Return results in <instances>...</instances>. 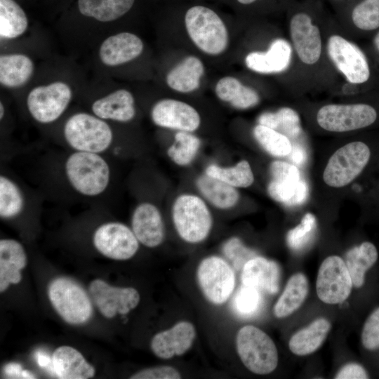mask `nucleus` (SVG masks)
Returning a JSON list of instances; mask_svg holds the SVG:
<instances>
[{"label":"nucleus","mask_w":379,"mask_h":379,"mask_svg":"<svg viewBox=\"0 0 379 379\" xmlns=\"http://www.w3.org/2000/svg\"><path fill=\"white\" fill-rule=\"evenodd\" d=\"M65 178L79 194L95 197L102 194L111 180V169L102 154L72 151L64 163Z\"/></svg>","instance_id":"obj_1"},{"label":"nucleus","mask_w":379,"mask_h":379,"mask_svg":"<svg viewBox=\"0 0 379 379\" xmlns=\"http://www.w3.org/2000/svg\"><path fill=\"white\" fill-rule=\"evenodd\" d=\"M63 136L73 151L98 154L109 149L114 140L113 131L107 121L84 112L75 113L67 119Z\"/></svg>","instance_id":"obj_2"},{"label":"nucleus","mask_w":379,"mask_h":379,"mask_svg":"<svg viewBox=\"0 0 379 379\" xmlns=\"http://www.w3.org/2000/svg\"><path fill=\"white\" fill-rule=\"evenodd\" d=\"M185 26L191 41L205 54L216 56L227 49V29L212 9L203 6L190 8L185 15Z\"/></svg>","instance_id":"obj_3"},{"label":"nucleus","mask_w":379,"mask_h":379,"mask_svg":"<svg viewBox=\"0 0 379 379\" xmlns=\"http://www.w3.org/2000/svg\"><path fill=\"white\" fill-rule=\"evenodd\" d=\"M172 219L180 237L190 244L205 240L212 228L213 218L204 199L190 193L180 194L171 210Z\"/></svg>","instance_id":"obj_4"},{"label":"nucleus","mask_w":379,"mask_h":379,"mask_svg":"<svg viewBox=\"0 0 379 379\" xmlns=\"http://www.w3.org/2000/svg\"><path fill=\"white\" fill-rule=\"evenodd\" d=\"M326 50L330 60L351 84L367 89L374 82L372 65L365 53L339 34L329 36Z\"/></svg>","instance_id":"obj_5"},{"label":"nucleus","mask_w":379,"mask_h":379,"mask_svg":"<svg viewBox=\"0 0 379 379\" xmlns=\"http://www.w3.org/2000/svg\"><path fill=\"white\" fill-rule=\"evenodd\" d=\"M237 353L244 365L251 372L266 375L278 364V352L271 338L260 328L247 325L236 337Z\"/></svg>","instance_id":"obj_6"},{"label":"nucleus","mask_w":379,"mask_h":379,"mask_svg":"<svg viewBox=\"0 0 379 379\" xmlns=\"http://www.w3.org/2000/svg\"><path fill=\"white\" fill-rule=\"evenodd\" d=\"M47 293L54 310L65 322L79 325L91 319L93 314L91 299L75 281L57 277L49 283Z\"/></svg>","instance_id":"obj_7"},{"label":"nucleus","mask_w":379,"mask_h":379,"mask_svg":"<svg viewBox=\"0 0 379 379\" xmlns=\"http://www.w3.org/2000/svg\"><path fill=\"white\" fill-rule=\"evenodd\" d=\"M371 157V148L365 142L345 145L330 157L323 174L324 182L333 187L350 184L365 170Z\"/></svg>","instance_id":"obj_8"},{"label":"nucleus","mask_w":379,"mask_h":379,"mask_svg":"<svg viewBox=\"0 0 379 379\" xmlns=\"http://www.w3.org/2000/svg\"><path fill=\"white\" fill-rule=\"evenodd\" d=\"M379 119V110L370 102L329 104L317 114L318 124L331 132H347L373 126Z\"/></svg>","instance_id":"obj_9"},{"label":"nucleus","mask_w":379,"mask_h":379,"mask_svg":"<svg viewBox=\"0 0 379 379\" xmlns=\"http://www.w3.org/2000/svg\"><path fill=\"white\" fill-rule=\"evenodd\" d=\"M72 98L70 86L58 81L32 88L27 95L26 105L30 116L36 122L48 124L62 115Z\"/></svg>","instance_id":"obj_10"},{"label":"nucleus","mask_w":379,"mask_h":379,"mask_svg":"<svg viewBox=\"0 0 379 379\" xmlns=\"http://www.w3.org/2000/svg\"><path fill=\"white\" fill-rule=\"evenodd\" d=\"M197 277L202 293L214 305H222L230 297L235 285L231 265L223 258L211 255L199 263Z\"/></svg>","instance_id":"obj_11"},{"label":"nucleus","mask_w":379,"mask_h":379,"mask_svg":"<svg viewBox=\"0 0 379 379\" xmlns=\"http://www.w3.org/2000/svg\"><path fill=\"white\" fill-rule=\"evenodd\" d=\"M93 244L102 255L112 260H126L139 248V241L131 228L125 224L111 221L99 225L93 232Z\"/></svg>","instance_id":"obj_12"},{"label":"nucleus","mask_w":379,"mask_h":379,"mask_svg":"<svg viewBox=\"0 0 379 379\" xmlns=\"http://www.w3.org/2000/svg\"><path fill=\"white\" fill-rule=\"evenodd\" d=\"M352 285L345 262L340 257L328 256L322 262L316 283L317 293L322 302H343L350 295Z\"/></svg>","instance_id":"obj_13"},{"label":"nucleus","mask_w":379,"mask_h":379,"mask_svg":"<svg viewBox=\"0 0 379 379\" xmlns=\"http://www.w3.org/2000/svg\"><path fill=\"white\" fill-rule=\"evenodd\" d=\"M88 291L100 312L107 319L128 314L138 305L140 300L135 288L113 286L100 279L90 283Z\"/></svg>","instance_id":"obj_14"},{"label":"nucleus","mask_w":379,"mask_h":379,"mask_svg":"<svg viewBox=\"0 0 379 379\" xmlns=\"http://www.w3.org/2000/svg\"><path fill=\"white\" fill-rule=\"evenodd\" d=\"M289 34L293 48L300 62L313 65L320 59L322 40L320 29L306 13H298L289 22Z\"/></svg>","instance_id":"obj_15"},{"label":"nucleus","mask_w":379,"mask_h":379,"mask_svg":"<svg viewBox=\"0 0 379 379\" xmlns=\"http://www.w3.org/2000/svg\"><path fill=\"white\" fill-rule=\"evenodd\" d=\"M151 119L157 126L177 131L194 132L201 124V117L190 104L171 98L157 102L151 109Z\"/></svg>","instance_id":"obj_16"},{"label":"nucleus","mask_w":379,"mask_h":379,"mask_svg":"<svg viewBox=\"0 0 379 379\" xmlns=\"http://www.w3.org/2000/svg\"><path fill=\"white\" fill-rule=\"evenodd\" d=\"M131 229L140 244L148 248L159 246L165 236L164 225L158 207L149 201L139 203L131 215Z\"/></svg>","instance_id":"obj_17"},{"label":"nucleus","mask_w":379,"mask_h":379,"mask_svg":"<svg viewBox=\"0 0 379 379\" xmlns=\"http://www.w3.org/2000/svg\"><path fill=\"white\" fill-rule=\"evenodd\" d=\"M195 337L194 325L182 321L171 328L155 334L151 340V350L157 357L168 359L187 352L192 346Z\"/></svg>","instance_id":"obj_18"},{"label":"nucleus","mask_w":379,"mask_h":379,"mask_svg":"<svg viewBox=\"0 0 379 379\" xmlns=\"http://www.w3.org/2000/svg\"><path fill=\"white\" fill-rule=\"evenodd\" d=\"M144 48L141 39L130 32H120L105 39L99 48V58L106 66L115 67L140 55Z\"/></svg>","instance_id":"obj_19"},{"label":"nucleus","mask_w":379,"mask_h":379,"mask_svg":"<svg viewBox=\"0 0 379 379\" xmlns=\"http://www.w3.org/2000/svg\"><path fill=\"white\" fill-rule=\"evenodd\" d=\"M293 48L284 39L274 40L266 51H253L245 58L246 67L257 73L274 74L286 70L292 58Z\"/></svg>","instance_id":"obj_20"},{"label":"nucleus","mask_w":379,"mask_h":379,"mask_svg":"<svg viewBox=\"0 0 379 379\" xmlns=\"http://www.w3.org/2000/svg\"><path fill=\"white\" fill-rule=\"evenodd\" d=\"M92 113L105 121L127 123L135 116V100L126 89H118L95 100Z\"/></svg>","instance_id":"obj_21"},{"label":"nucleus","mask_w":379,"mask_h":379,"mask_svg":"<svg viewBox=\"0 0 379 379\" xmlns=\"http://www.w3.org/2000/svg\"><path fill=\"white\" fill-rule=\"evenodd\" d=\"M280 268L278 264L261 256L249 260L242 268L241 281L244 285L253 287L270 294L279 290Z\"/></svg>","instance_id":"obj_22"},{"label":"nucleus","mask_w":379,"mask_h":379,"mask_svg":"<svg viewBox=\"0 0 379 379\" xmlns=\"http://www.w3.org/2000/svg\"><path fill=\"white\" fill-rule=\"evenodd\" d=\"M27 262V257L22 244L13 239L0 240V292H4L11 284H17L22 279L21 270Z\"/></svg>","instance_id":"obj_23"},{"label":"nucleus","mask_w":379,"mask_h":379,"mask_svg":"<svg viewBox=\"0 0 379 379\" xmlns=\"http://www.w3.org/2000/svg\"><path fill=\"white\" fill-rule=\"evenodd\" d=\"M55 374L61 379H88L95 369L77 349L67 345L55 350L52 356Z\"/></svg>","instance_id":"obj_24"},{"label":"nucleus","mask_w":379,"mask_h":379,"mask_svg":"<svg viewBox=\"0 0 379 379\" xmlns=\"http://www.w3.org/2000/svg\"><path fill=\"white\" fill-rule=\"evenodd\" d=\"M204 73V66L201 60L190 55L168 72L166 82L172 90L188 93L199 88Z\"/></svg>","instance_id":"obj_25"},{"label":"nucleus","mask_w":379,"mask_h":379,"mask_svg":"<svg viewBox=\"0 0 379 379\" xmlns=\"http://www.w3.org/2000/svg\"><path fill=\"white\" fill-rule=\"evenodd\" d=\"M196 187L203 199L218 209L227 210L234 207L240 198L237 188L206 173L197 178Z\"/></svg>","instance_id":"obj_26"},{"label":"nucleus","mask_w":379,"mask_h":379,"mask_svg":"<svg viewBox=\"0 0 379 379\" xmlns=\"http://www.w3.org/2000/svg\"><path fill=\"white\" fill-rule=\"evenodd\" d=\"M217 97L237 109H246L260 102L258 92L244 85L238 79L227 76L219 79L215 87Z\"/></svg>","instance_id":"obj_27"},{"label":"nucleus","mask_w":379,"mask_h":379,"mask_svg":"<svg viewBox=\"0 0 379 379\" xmlns=\"http://www.w3.org/2000/svg\"><path fill=\"white\" fill-rule=\"evenodd\" d=\"M34 72V63L24 54H5L0 56V83L8 88L24 86Z\"/></svg>","instance_id":"obj_28"},{"label":"nucleus","mask_w":379,"mask_h":379,"mask_svg":"<svg viewBox=\"0 0 379 379\" xmlns=\"http://www.w3.org/2000/svg\"><path fill=\"white\" fill-rule=\"evenodd\" d=\"M331 328L329 321L318 319L295 333L289 340V349L295 354L304 356L316 351L325 340Z\"/></svg>","instance_id":"obj_29"},{"label":"nucleus","mask_w":379,"mask_h":379,"mask_svg":"<svg viewBox=\"0 0 379 379\" xmlns=\"http://www.w3.org/2000/svg\"><path fill=\"white\" fill-rule=\"evenodd\" d=\"M135 0H78L80 13L102 22L117 20L132 8Z\"/></svg>","instance_id":"obj_30"},{"label":"nucleus","mask_w":379,"mask_h":379,"mask_svg":"<svg viewBox=\"0 0 379 379\" xmlns=\"http://www.w3.org/2000/svg\"><path fill=\"white\" fill-rule=\"evenodd\" d=\"M378 256L375 246L369 241H364L346 253L344 261L354 286L364 284L365 273L375 263Z\"/></svg>","instance_id":"obj_31"},{"label":"nucleus","mask_w":379,"mask_h":379,"mask_svg":"<svg viewBox=\"0 0 379 379\" xmlns=\"http://www.w3.org/2000/svg\"><path fill=\"white\" fill-rule=\"evenodd\" d=\"M308 293V282L302 273L293 275L274 307V315L284 318L294 312L302 304Z\"/></svg>","instance_id":"obj_32"},{"label":"nucleus","mask_w":379,"mask_h":379,"mask_svg":"<svg viewBox=\"0 0 379 379\" xmlns=\"http://www.w3.org/2000/svg\"><path fill=\"white\" fill-rule=\"evenodd\" d=\"M28 20L23 9L14 0H0V36L12 39L23 34Z\"/></svg>","instance_id":"obj_33"},{"label":"nucleus","mask_w":379,"mask_h":379,"mask_svg":"<svg viewBox=\"0 0 379 379\" xmlns=\"http://www.w3.org/2000/svg\"><path fill=\"white\" fill-rule=\"evenodd\" d=\"M25 197L19 185L10 177L0 175V218L14 219L25 208Z\"/></svg>","instance_id":"obj_34"},{"label":"nucleus","mask_w":379,"mask_h":379,"mask_svg":"<svg viewBox=\"0 0 379 379\" xmlns=\"http://www.w3.org/2000/svg\"><path fill=\"white\" fill-rule=\"evenodd\" d=\"M204 173L235 188H246L254 182L253 171L246 160H241L232 166H221L212 164L206 168Z\"/></svg>","instance_id":"obj_35"},{"label":"nucleus","mask_w":379,"mask_h":379,"mask_svg":"<svg viewBox=\"0 0 379 379\" xmlns=\"http://www.w3.org/2000/svg\"><path fill=\"white\" fill-rule=\"evenodd\" d=\"M261 124L295 138L301 133L300 120L298 114L290 107H282L275 112H264L258 119Z\"/></svg>","instance_id":"obj_36"},{"label":"nucleus","mask_w":379,"mask_h":379,"mask_svg":"<svg viewBox=\"0 0 379 379\" xmlns=\"http://www.w3.org/2000/svg\"><path fill=\"white\" fill-rule=\"evenodd\" d=\"M201 140L192 132L177 131L173 142L166 151L168 157L179 166L193 162L201 147Z\"/></svg>","instance_id":"obj_37"},{"label":"nucleus","mask_w":379,"mask_h":379,"mask_svg":"<svg viewBox=\"0 0 379 379\" xmlns=\"http://www.w3.org/2000/svg\"><path fill=\"white\" fill-rule=\"evenodd\" d=\"M267 192L274 200L286 206L300 205L306 201L308 186L304 180L299 181H275L271 180Z\"/></svg>","instance_id":"obj_38"},{"label":"nucleus","mask_w":379,"mask_h":379,"mask_svg":"<svg viewBox=\"0 0 379 379\" xmlns=\"http://www.w3.org/2000/svg\"><path fill=\"white\" fill-rule=\"evenodd\" d=\"M253 135L258 144L270 155L280 157L290 154L292 145L284 134L267 126L257 124Z\"/></svg>","instance_id":"obj_39"},{"label":"nucleus","mask_w":379,"mask_h":379,"mask_svg":"<svg viewBox=\"0 0 379 379\" xmlns=\"http://www.w3.org/2000/svg\"><path fill=\"white\" fill-rule=\"evenodd\" d=\"M352 21L361 32H376L379 29V0H362L352 11Z\"/></svg>","instance_id":"obj_40"},{"label":"nucleus","mask_w":379,"mask_h":379,"mask_svg":"<svg viewBox=\"0 0 379 379\" xmlns=\"http://www.w3.org/2000/svg\"><path fill=\"white\" fill-rule=\"evenodd\" d=\"M316 226L315 216L307 213L300 223L288 232L286 242L288 246L294 251L304 248L314 237Z\"/></svg>","instance_id":"obj_41"},{"label":"nucleus","mask_w":379,"mask_h":379,"mask_svg":"<svg viewBox=\"0 0 379 379\" xmlns=\"http://www.w3.org/2000/svg\"><path fill=\"white\" fill-rule=\"evenodd\" d=\"M261 302L260 291L243 284L234 297V309L241 316L251 317L259 310Z\"/></svg>","instance_id":"obj_42"},{"label":"nucleus","mask_w":379,"mask_h":379,"mask_svg":"<svg viewBox=\"0 0 379 379\" xmlns=\"http://www.w3.org/2000/svg\"><path fill=\"white\" fill-rule=\"evenodd\" d=\"M225 256L237 270H242L245 264L256 256V253L246 247L238 237H233L227 240L222 248Z\"/></svg>","instance_id":"obj_43"},{"label":"nucleus","mask_w":379,"mask_h":379,"mask_svg":"<svg viewBox=\"0 0 379 379\" xmlns=\"http://www.w3.org/2000/svg\"><path fill=\"white\" fill-rule=\"evenodd\" d=\"M364 347L369 350L379 347V307L366 319L361 333Z\"/></svg>","instance_id":"obj_44"},{"label":"nucleus","mask_w":379,"mask_h":379,"mask_svg":"<svg viewBox=\"0 0 379 379\" xmlns=\"http://www.w3.org/2000/svg\"><path fill=\"white\" fill-rule=\"evenodd\" d=\"M270 173L272 180L299 181L300 179L298 168L289 163L274 161L270 165Z\"/></svg>","instance_id":"obj_45"},{"label":"nucleus","mask_w":379,"mask_h":379,"mask_svg":"<svg viewBox=\"0 0 379 379\" xmlns=\"http://www.w3.org/2000/svg\"><path fill=\"white\" fill-rule=\"evenodd\" d=\"M131 379H178L181 378L179 371L169 366H159L145 368L133 373Z\"/></svg>","instance_id":"obj_46"},{"label":"nucleus","mask_w":379,"mask_h":379,"mask_svg":"<svg viewBox=\"0 0 379 379\" xmlns=\"http://www.w3.org/2000/svg\"><path fill=\"white\" fill-rule=\"evenodd\" d=\"M337 379H364L368 378L365 369L359 364H349L343 366L336 374Z\"/></svg>","instance_id":"obj_47"},{"label":"nucleus","mask_w":379,"mask_h":379,"mask_svg":"<svg viewBox=\"0 0 379 379\" xmlns=\"http://www.w3.org/2000/svg\"><path fill=\"white\" fill-rule=\"evenodd\" d=\"M21 366L18 364L11 363L4 367V373L10 378H21Z\"/></svg>","instance_id":"obj_48"},{"label":"nucleus","mask_w":379,"mask_h":379,"mask_svg":"<svg viewBox=\"0 0 379 379\" xmlns=\"http://www.w3.org/2000/svg\"><path fill=\"white\" fill-rule=\"evenodd\" d=\"M291 159L293 161L296 163H301L304 159V154L303 151L301 148L292 146V150L291 152ZM290 153V154H291Z\"/></svg>","instance_id":"obj_49"},{"label":"nucleus","mask_w":379,"mask_h":379,"mask_svg":"<svg viewBox=\"0 0 379 379\" xmlns=\"http://www.w3.org/2000/svg\"><path fill=\"white\" fill-rule=\"evenodd\" d=\"M372 47L379 61V29L374 33L372 39Z\"/></svg>","instance_id":"obj_50"},{"label":"nucleus","mask_w":379,"mask_h":379,"mask_svg":"<svg viewBox=\"0 0 379 379\" xmlns=\"http://www.w3.org/2000/svg\"><path fill=\"white\" fill-rule=\"evenodd\" d=\"M49 358L45 354H39L37 362L41 366H46L48 364Z\"/></svg>","instance_id":"obj_51"},{"label":"nucleus","mask_w":379,"mask_h":379,"mask_svg":"<svg viewBox=\"0 0 379 379\" xmlns=\"http://www.w3.org/2000/svg\"><path fill=\"white\" fill-rule=\"evenodd\" d=\"M21 378H35L36 377L34 376V374H32L29 371H23L22 370V373H21Z\"/></svg>","instance_id":"obj_52"},{"label":"nucleus","mask_w":379,"mask_h":379,"mask_svg":"<svg viewBox=\"0 0 379 379\" xmlns=\"http://www.w3.org/2000/svg\"><path fill=\"white\" fill-rule=\"evenodd\" d=\"M5 114V108L2 102H0V119L1 120L4 118Z\"/></svg>","instance_id":"obj_53"},{"label":"nucleus","mask_w":379,"mask_h":379,"mask_svg":"<svg viewBox=\"0 0 379 379\" xmlns=\"http://www.w3.org/2000/svg\"><path fill=\"white\" fill-rule=\"evenodd\" d=\"M241 4L248 5L255 2L257 0H237Z\"/></svg>","instance_id":"obj_54"}]
</instances>
